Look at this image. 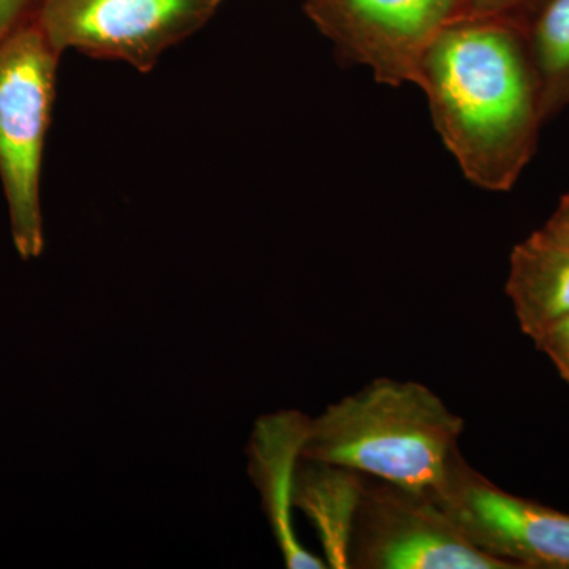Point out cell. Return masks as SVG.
<instances>
[{"label":"cell","instance_id":"obj_1","mask_svg":"<svg viewBox=\"0 0 569 569\" xmlns=\"http://www.w3.org/2000/svg\"><path fill=\"white\" fill-rule=\"evenodd\" d=\"M527 26L463 17L426 51L418 88L436 132L468 182L508 192L537 152L546 122Z\"/></svg>","mask_w":569,"mask_h":569},{"label":"cell","instance_id":"obj_12","mask_svg":"<svg viewBox=\"0 0 569 569\" xmlns=\"http://www.w3.org/2000/svg\"><path fill=\"white\" fill-rule=\"evenodd\" d=\"M531 340L537 350L548 356L557 372L569 385V313L546 326Z\"/></svg>","mask_w":569,"mask_h":569},{"label":"cell","instance_id":"obj_13","mask_svg":"<svg viewBox=\"0 0 569 569\" xmlns=\"http://www.w3.org/2000/svg\"><path fill=\"white\" fill-rule=\"evenodd\" d=\"M41 0H0V43L36 20Z\"/></svg>","mask_w":569,"mask_h":569},{"label":"cell","instance_id":"obj_5","mask_svg":"<svg viewBox=\"0 0 569 569\" xmlns=\"http://www.w3.org/2000/svg\"><path fill=\"white\" fill-rule=\"evenodd\" d=\"M350 569H516L471 545L429 493L366 477Z\"/></svg>","mask_w":569,"mask_h":569},{"label":"cell","instance_id":"obj_15","mask_svg":"<svg viewBox=\"0 0 569 569\" xmlns=\"http://www.w3.org/2000/svg\"><path fill=\"white\" fill-rule=\"evenodd\" d=\"M542 230L569 244V193L561 198L559 206L542 227Z\"/></svg>","mask_w":569,"mask_h":569},{"label":"cell","instance_id":"obj_7","mask_svg":"<svg viewBox=\"0 0 569 569\" xmlns=\"http://www.w3.org/2000/svg\"><path fill=\"white\" fill-rule=\"evenodd\" d=\"M432 498L482 552L516 569H569V515L498 488L460 452Z\"/></svg>","mask_w":569,"mask_h":569},{"label":"cell","instance_id":"obj_2","mask_svg":"<svg viewBox=\"0 0 569 569\" xmlns=\"http://www.w3.org/2000/svg\"><path fill=\"white\" fill-rule=\"evenodd\" d=\"M463 426L432 389L381 377L310 419L301 458L432 497L460 452Z\"/></svg>","mask_w":569,"mask_h":569},{"label":"cell","instance_id":"obj_11","mask_svg":"<svg viewBox=\"0 0 569 569\" xmlns=\"http://www.w3.org/2000/svg\"><path fill=\"white\" fill-rule=\"evenodd\" d=\"M526 31L548 121L569 104V0H546Z\"/></svg>","mask_w":569,"mask_h":569},{"label":"cell","instance_id":"obj_3","mask_svg":"<svg viewBox=\"0 0 569 569\" xmlns=\"http://www.w3.org/2000/svg\"><path fill=\"white\" fill-rule=\"evenodd\" d=\"M61 56L36 20L0 43V181L22 260L43 252L41 160Z\"/></svg>","mask_w":569,"mask_h":569},{"label":"cell","instance_id":"obj_14","mask_svg":"<svg viewBox=\"0 0 569 569\" xmlns=\"http://www.w3.org/2000/svg\"><path fill=\"white\" fill-rule=\"evenodd\" d=\"M529 0H463L466 17L507 18L515 21L512 11L526 6Z\"/></svg>","mask_w":569,"mask_h":569},{"label":"cell","instance_id":"obj_10","mask_svg":"<svg viewBox=\"0 0 569 569\" xmlns=\"http://www.w3.org/2000/svg\"><path fill=\"white\" fill-rule=\"evenodd\" d=\"M366 477L350 468L301 458L296 468L293 507L312 523L326 567L350 569V542Z\"/></svg>","mask_w":569,"mask_h":569},{"label":"cell","instance_id":"obj_4","mask_svg":"<svg viewBox=\"0 0 569 569\" xmlns=\"http://www.w3.org/2000/svg\"><path fill=\"white\" fill-rule=\"evenodd\" d=\"M223 0H41L36 22L52 48L149 73L163 52L201 31Z\"/></svg>","mask_w":569,"mask_h":569},{"label":"cell","instance_id":"obj_6","mask_svg":"<svg viewBox=\"0 0 569 569\" xmlns=\"http://www.w3.org/2000/svg\"><path fill=\"white\" fill-rule=\"evenodd\" d=\"M305 10L343 61L389 88L418 86L432 41L466 17L463 0H305Z\"/></svg>","mask_w":569,"mask_h":569},{"label":"cell","instance_id":"obj_8","mask_svg":"<svg viewBox=\"0 0 569 569\" xmlns=\"http://www.w3.org/2000/svg\"><path fill=\"white\" fill-rule=\"evenodd\" d=\"M310 418L298 410L263 415L247 445L250 479L288 569H325L326 561L299 542L293 527L296 468L301 460Z\"/></svg>","mask_w":569,"mask_h":569},{"label":"cell","instance_id":"obj_9","mask_svg":"<svg viewBox=\"0 0 569 569\" xmlns=\"http://www.w3.org/2000/svg\"><path fill=\"white\" fill-rule=\"evenodd\" d=\"M508 298L523 335L539 331L569 313V244L535 231L512 249Z\"/></svg>","mask_w":569,"mask_h":569}]
</instances>
